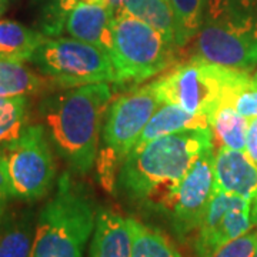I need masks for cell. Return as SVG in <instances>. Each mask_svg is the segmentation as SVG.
<instances>
[{
	"instance_id": "277c9868",
	"label": "cell",
	"mask_w": 257,
	"mask_h": 257,
	"mask_svg": "<svg viewBox=\"0 0 257 257\" xmlns=\"http://www.w3.org/2000/svg\"><path fill=\"white\" fill-rule=\"evenodd\" d=\"M96 203L82 184L63 175L37 214L30 257H84L97 217Z\"/></svg>"
},
{
	"instance_id": "f546056e",
	"label": "cell",
	"mask_w": 257,
	"mask_h": 257,
	"mask_svg": "<svg viewBox=\"0 0 257 257\" xmlns=\"http://www.w3.org/2000/svg\"><path fill=\"white\" fill-rule=\"evenodd\" d=\"M8 8H9V0H0V18L6 13Z\"/></svg>"
},
{
	"instance_id": "e0dca14e",
	"label": "cell",
	"mask_w": 257,
	"mask_h": 257,
	"mask_svg": "<svg viewBox=\"0 0 257 257\" xmlns=\"http://www.w3.org/2000/svg\"><path fill=\"white\" fill-rule=\"evenodd\" d=\"M36 29H30L15 20L0 19V60L26 63L46 40Z\"/></svg>"
},
{
	"instance_id": "7a4b0ae2",
	"label": "cell",
	"mask_w": 257,
	"mask_h": 257,
	"mask_svg": "<svg viewBox=\"0 0 257 257\" xmlns=\"http://www.w3.org/2000/svg\"><path fill=\"white\" fill-rule=\"evenodd\" d=\"M214 147L211 128H187L130 152L120 167L116 190L128 202L153 207L206 150Z\"/></svg>"
},
{
	"instance_id": "836d02e7",
	"label": "cell",
	"mask_w": 257,
	"mask_h": 257,
	"mask_svg": "<svg viewBox=\"0 0 257 257\" xmlns=\"http://www.w3.org/2000/svg\"><path fill=\"white\" fill-rule=\"evenodd\" d=\"M254 257H257V253H256V254H254Z\"/></svg>"
},
{
	"instance_id": "7402d4cb",
	"label": "cell",
	"mask_w": 257,
	"mask_h": 257,
	"mask_svg": "<svg viewBox=\"0 0 257 257\" xmlns=\"http://www.w3.org/2000/svg\"><path fill=\"white\" fill-rule=\"evenodd\" d=\"M175 13L176 46L189 45L202 26L206 0H169Z\"/></svg>"
},
{
	"instance_id": "9a60e30c",
	"label": "cell",
	"mask_w": 257,
	"mask_h": 257,
	"mask_svg": "<svg viewBox=\"0 0 257 257\" xmlns=\"http://www.w3.org/2000/svg\"><path fill=\"white\" fill-rule=\"evenodd\" d=\"M36 221L30 210L5 213L0 220V257H30Z\"/></svg>"
},
{
	"instance_id": "5bb4252c",
	"label": "cell",
	"mask_w": 257,
	"mask_h": 257,
	"mask_svg": "<svg viewBox=\"0 0 257 257\" xmlns=\"http://www.w3.org/2000/svg\"><path fill=\"white\" fill-rule=\"evenodd\" d=\"M210 127V120L203 114H196L190 111L184 110L183 107L163 103L156 110V113L149 120L146 127L143 128L142 135L139 136L138 142L132 152H136L139 149L147 145L152 140L176 133L180 130L187 128H209ZM211 128V127H210Z\"/></svg>"
},
{
	"instance_id": "30bf717a",
	"label": "cell",
	"mask_w": 257,
	"mask_h": 257,
	"mask_svg": "<svg viewBox=\"0 0 257 257\" xmlns=\"http://www.w3.org/2000/svg\"><path fill=\"white\" fill-rule=\"evenodd\" d=\"M214 192V147H211L160 196L152 209L165 214L173 233L184 241L200 226Z\"/></svg>"
},
{
	"instance_id": "44dd1931",
	"label": "cell",
	"mask_w": 257,
	"mask_h": 257,
	"mask_svg": "<svg viewBox=\"0 0 257 257\" xmlns=\"http://www.w3.org/2000/svg\"><path fill=\"white\" fill-rule=\"evenodd\" d=\"M79 0H32L35 29L45 37H60Z\"/></svg>"
},
{
	"instance_id": "7c38bea8",
	"label": "cell",
	"mask_w": 257,
	"mask_h": 257,
	"mask_svg": "<svg viewBox=\"0 0 257 257\" xmlns=\"http://www.w3.org/2000/svg\"><path fill=\"white\" fill-rule=\"evenodd\" d=\"M113 18L114 12L110 8L79 0L66 20L64 32L73 39L99 46L110 55Z\"/></svg>"
},
{
	"instance_id": "2e32d148",
	"label": "cell",
	"mask_w": 257,
	"mask_h": 257,
	"mask_svg": "<svg viewBox=\"0 0 257 257\" xmlns=\"http://www.w3.org/2000/svg\"><path fill=\"white\" fill-rule=\"evenodd\" d=\"M60 90L42 73H35L25 63L0 60V97H33L46 96Z\"/></svg>"
},
{
	"instance_id": "3957f363",
	"label": "cell",
	"mask_w": 257,
	"mask_h": 257,
	"mask_svg": "<svg viewBox=\"0 0 257 257\" xmlns=\"http://www.w3.org/2000/svg\"><path fill=\"white\" fill-rule=\"evenodd\" d=\"M192 59L230 69L257 66V0H206Z\"/></svg>"
},
{
	"instance_id": "484cf974",
	"label": "cell",
	"mask_w": 257,
	"mask_h": 257,
	"mask_svg": "<svg viewBox=\"0 0 257 257\" xmlns=\"http://www.w3.org/2000/svg\"><path fill=\"white\" fill-rule=\"evenodd\" d=\"M244 152L257 165V117L248 119L247 138H246V149H244Z\"/></svg>"
},
{
	"instance_id": "1f68e13d",
	"label": "cell",
	"mask_w": 257,
	"mask_h": 257,
	"mask_svg": "<svg viewBox=\"0 0 257 257\" xmlns=\"http://www.w3.org/2000/svg\"><path fill=\"white\" fill-rule=\"evenodd\" d=\"M9 100V99H5V97H0V104H3V103H6V101Z\"/></svg>"
},
{
	"instance_id": "ac0fdd59",
	"label": "cell",
	"mask_w": 257,
	"mask_h": 257,
	"mask_svg": "<svg viewBox=\"0 0 257 257\" xmlns=\"http://www.w3.org/2000/svg\"><path fill=\"white\" fill-rule=\"evenodd\" d=\"M120 12H126L156 29L167 42L176 46L175 13L169 0H124Z\"/></svg>"
},
{
	"instance_id": "cb8c5ba5",
	"label": "cell",
	"mask_w": 257,
	"mask_h": 257,
	"mask_svg": "<svg viewBox=\"0 0 257 257\" xmlns=\"http://www.w3.org/2000/svg\"><path fill=\"white\" fill-rule=\"evenodd\" d=\"M257 253V227L221 246L211 257H254Z\"/></svg>"
},
{
	"instance_id": "603a6c76",
	"label": "cell",
	"mask_w": 257,
	"mask_h": 257,
	"mask_svg": "<svg viewBox=\"0 0 257 257\" xmlns=\"http://www.w3.org/2000/svg\"><path fill=\"white\" fill-rule=\"evenodd\" d=\"M30 120L29 97H13L0 104V147L20 136Z\"/></svg>"
},
{
	"instance_id": "ba28073f",
	"label": "cell",
	"mask_w": 257,
	"mask_h": 257,
	"mask_svg": "<svg viewBox=\"0 0 257 257\" xmlns=\"http://www.w3.org/2000/svg\"><path fill=\"white\" fill-rule=\"evenodd\" d=\"M0 162L10 196L20 202L43 199L55 184V157L43 123H29L19 138L0 147Z\"/></svg>"
},
{
	"instance_id": "d4e9b609",
	"label": "cell",
	"mask_w": 257,
	"mask_h": 257,
	"mask_svg": "<svg viewBox=\"0 0 257 257\" xmlns=\"http://www.w3.org/2000/svg\"><path fill=\"white\" fill-rule=\"evenodd\" d=\"M231 104L241 116L247 119L257 117V86L254 82L236 93Z\"/></svg>"
},
{
	"instance_id": "8fae6325",
	"label": "cell",
	"mask_w": 257,
	"mask_h": 257,
	"mask_svg": "<svg viewBox=\"0 0 257 257\" xmlns=\"http://www.w3.org/2000/svg\"><path fill=\"white\" fill-rule=\"evenodd\" d=\"M214 180L221 192L257 200V165L243 150L219 146L214 153Z\"/></svg>"
},
{
	"instance_id": "52a82bcc",
	"label": "cell",
	"mask_w": 257,
	"mask_h": 257,
	"mask_svg": "<svg viewBox=\"0 0 257 257\" xmlns=\"http://www.w3.org/2000/svg\"><path fill=\"white\" fill-rule=\"evenodd\" d=\"M110 57L119 84L143 83L169 69L175 59V45L156 29L126 12L114 15L111 22Z\"/></svg>"
},
{
	"instance_id": "4fadbf2b",
	"label": "cell",
	"mask_w": 257,
	"mask_h": 257,
	"mask_svg": "<svg viewBox=\"0 0 257 257\" xmlns=\"http://www.w3.org/2000/svg\"><path fill=\"white\" fill-rule=\"evenodd\" d=\"M89 257H132L127 217L104 207L97 210Z\"/></svg>"
},
{
	"instance_id": "83f0119b",
	"label": "cell",
	"mask_w": 257,
	"mask_h": 257,
	"mask_svg": "<svg viewBox=\"0 0 257 257\" xmlns=\"http://www.w3.org/2000/svg\"><path fill=\"white\" fill-rule=\"evenodd\" d=\"M123 3H124V0H109V6H110V9L114 12V15L121 10Z\"/></svg>"
},
{
	"instance_id": "9c48e42d",
	"label": "cell",
	"mask_w": 257,
	"mask_h": 257,
	"mask_svg": "<svg viewBox=\"0 0 257 257\" xmlns=\"http://www.w3.org/2000/svg\"><path fill=\"white\" fill-rule=\"evenodd\" d=\"M30 63L57 89L97 83L119 84L110 55L99 46L73 37H47Z\"/></svg>"
},
{
	"instance_id": "d6986e66",
	"label": "cell",
	"mask_w": 257,
	"mask_h": 257,
	"mask_svg": "<svg viewBox=\"0 0 257 257\" xmlns=\"http://www.w3.org/2000/svg\"><path fill=\"white\" fill-rule=\"evenodd\" d=\"M132 236V257H184L163 231L127 217Z\"/></svg>"
},
{
	"instance_id": "f1b7e54d",
	"label": "cell",
	"mask_w": 257,
	"mask_h": 257,
	"mask_svg": "<svg viewBox=\"0 0 257 257\" xmlns=\"http://www.w3.org/2000/svg\"><path fill=\"white\" fill-rule=\"evenodd\" d=\"M251 219H253L254 227H257V200L251 202Z\"/></svg>"
},
{
	"instance_id": "6da1fadb",
	"label": "cell",
	"mask_w": 257,
	"mask_h": 257,
	"mask_svg": "<svg viewBox=\"0 0 257 257\" xmlns=\"http://www.w3.org/2000/svg\"><path fill=\"white\" fill-rule=\"evenodd\" d=\"M111 100V83H97L60 89L40 101L39 116L52 146L73 172L84 175L96 165Z\"/></svg>"
},
{
	"instance_id": "4316f807",
	"label": "cell",
	"mask_w": 257,
	"mask_h": 257,
	"mask_svg": "<svg viewBox=\"0 0 257 257\" xmlns=\"http://www.w3.org/2000/svg\"><path fill=\"white\" fill-rule=\"evenodd\" d=\"M10 197H12V196H10L8 179H6L5 170H3V166H2V162H0V220H2V217L5 216V213H6L8 202H9Z\"/></svg>"
},
{
	"instance_id": "d6a6232c",
	"label": "cell",
	"mask_w": 257,
	"mask_h": 257,
	"mask_svg": "<svg viewBox=\"0 0 257 257\" xmlns=\"http://www.w3.org/2000/svg\"><path fill=\"white\" fill-rule=\"evenodd\" d=\"M253 82H254V84H256V86H257V72H256V74L253 76Z\"/></svg>"
},
{
	"instance_id": "5b68a950",
	"label": "cell",
	"mask_w": 257,
	"mask_h": 257,
	"mask_svg": "<svg viewBox=\"0 0 257 257\" xmlns=\"http://www.w3.org/2000/svg\"><path fill=\"white\" fill-rule=\"evenodd\" d=\"M153 83L163 103L180 106L211 120L223 103L231 104L236 93L253 84V77L246 70L190 59Z\"/></svg>"
},
{
	"instance_id": "8992f818",
	"label": "cell",
	"mask_w": 257,
	"mask_h": 257,
	"mask_svg": "<svg viewBox=\"0 0 257 257\" xmlns=\"http://www.w3.org/2000/svg\"><path fill=\"white\" fill-rule=\"evenodd\" d=\"M162 104L163 101L153 82L136 86L111 100L101 128V145L96 159L97 177L106 192L116 190V180L124 159Z\"/></svg>"
},
{
	"instance_id": "ffe728a7",
	"label": "cell",
	"mask_w": 257,
	"mask_h": 257,
	"mask_svg": "<svg viewBox=\"0 0 257 257\" xmlns=\"http://www.w3.org/2000/svg\"><path fill=\"white\" fill-rule=\"evenodd\" d=\"M213 139L220 145L234 150L246 149L248 119L241 116L230 103H223L210 120Z\"/></svg>"
},
{
	"instance_id": "4dcf8cb0",
	"label": "cell",
	"mask_w": 257,
	"mask_h": 257,
	"mask_svg": "<svg viewBox=\"0 0 257 257\" xmlns=\"http://www.w3.org/2000/svg\"><path fill=\"white\" fill-rule=\"evenodd\" d=\"M82 2H86V3H92V5H101V6H109V0H82Z\"/></svg>"
}]
</instances>
